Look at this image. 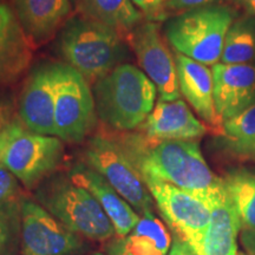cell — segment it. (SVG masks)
Masks as SVG:
<instances>
[{"instance_id": "9", "label": "cell", "mask_w": 255, "mask_h": 255, "mask_svg": "<svg viewBox=\"0 0 255 255\" xmlns=\"http://www.w3.org/2000/svg\"><path fill=\"white\" fill-rule=\"evenodd\" d=\"M156 206L174 234L199 255L210 221V208L203 200L164 181L143 177Z\"/></svg>"}, {"instance_id": "36", "label": "cell", "mask_w": 255, "mask_h": 255, "mask_svg": "<svg viewBox=\"0 0 255 255\" xmlns=\"http://www.w3.org/2000/svg\"><path fill=\"white\" fill-rule=\"evenodd\" d=\"M238 255H250V254H247V253H245V252H244V253H238Z\"/></svg>"}, {"instance_id": "29", "label": "cell", "mask_w": 255, "mask_h": 255, "mask_svg": "<svg viewBox=\"0 0 255 255\" xmlns=\"http://www.w3.org/2000/svg\"><path fill=\"white\" fill-rule=\"evenodd\" d=\"M20 27L13 9L5 2L0 1V39L9 36Z\"/></svg>"}, {"instance_id": "35", "label": "cell", "mask_w": 255, "mask_h": 255, "mask_svg": "<svg viewBox=\"0 0 255 255\" xmlns=\"http://www.w3.org/2000/svg\"><path fill=\"white\" fill-rule=\"evenodd\" d=\"M71 1H72V2H73V4H75L76 6H77V4H78V2H79V1H81V0H71Z\"/></svg>"}, {"instance_id": "13", "label": "cell", "mask_w": 255, "mask_h": 255, "mask_svg": "<svg viewBox=\"0 0 255 255\" xmlns=\"http://www.w3.org/2000/svg\"><path fill=\"white\" fill-rule=\"evenodd\" d=\"M215 109L221 123L255 101V64H222L212 68Z\"/></svg>"}, {"instance_id": "3", "label": "cell", "mask_w": 255, "mask_h": 255, "mask_svg": "<svg viewBox=\"0 0 255 255\" xmlns=\"http://www.w3.org/2000/svg\"><path fill=\"white\" fill-rule=\"evenodd\" d=\"M58 44L66 64L81 73L89 84L109 75L127 57L119 32L83 15L66 20Z\"/></svg>"}, {"instance_id": "5", "label": "cell", "mask_w": 255, "mask_h": 255, "mask_svg": "<svg viewBox=\"0 0 255 255\" xmlns=\"http://www.w3.org/2000/svg\"><path fill=\"white\" fill-rule=\"evenodd\" d=\"M63 157L62 139L31 131L18 119L7 121L0 132V163L28 189L53 175Z\"/></svg>"}, {"instance_id": "22", "label": "cell", "mask_w": 255, "mask_h": 255, "mask_svg": "<svg viewBox=\"0 0 255 255\" xmlns=\"http://www.w3.org/2000/svg\"><path fill=\"white\" fill-rule=\"evenodd\" d=\"M32 49L21 27L0 39V87L15 81L28 68Z\"/></svg>"}, {"instance_id": "25", "label": "cell", "mask_w": 255, "mask_h": 255, "mask_svg": "<svg viewBox=\"0 0 255 255\" xmlns=\"http://www.w3.org/2000/svg\"><path fill=\"white\" fill-rule=\"evenodd\" d=\"M20 200L0 206V255H20Z\"/></svg>"}, {"instance_id": "15", "label": "cell", "mask_w": 255, "mask_h": 255, "mask_svg": "<svg viewBox=\"0 0 255 255\" xmlns=\"http://www.w3.org/2000/svg\"><path fill=\"white\" fill-rule=\"evenodd\" d=\"M181 95L210 128L222 133V123L215 109L214 79L208 66L177 53L174 56Z\"/></svg>"}, {"instance_id": "37", "label": "cell", "mask_w": 255, "mask_h": 255, "mask_svg": "<svg viewBox=\"0 0 255 255\" xmlns=\"http://www.w3.org/2000/svg\"><path fill=\"white\" fill-rule=\"evenodd\" d=\"M162 1H163V2H164V1H167V0H162Z\"/></svg>"}, {"instance_id": "8", "label": "cell", "mask_w": 255, "mask_h": 255, "mask_svg": "<svg viewBox=\"0 0 255 255\" xmlns=\"http://www.w3.org/2000/svg\"><path fill=\"white\" fill-rule=\"evenodd\" d=\"M95 98L90 85L68 64L57 65L55 136L70 143H79L96 123Z\"/></svg>"}, {"instance_id": "7", "label": "cell", "mask_w": 255, "mask_h": 255, "mask_svg": "<svg viewBox=\"0 0 255 255\" xmlns=\"http://www.w3.org/2000/svg\"><path fill=\"white\" fill-rule=\"evenodd\" d=\"M84 163L105 178L139 216L152 212L154 199L141 173L113 137L97 133L84 150Z\"/></svg>"}, {"instance_id": "19", "label": "cell", "mask_w": 255, "mask_h": 255, "mask_svg": "<svg viewBox=\"0 0 255 255\" xmlns=\"http://www.w3.org/2000/svg\"><path fill=\"white\" fill-rule=\"evenodd\" d=\"M240 222V240L247 254L255 255V171L235 168L222 177Z\"/></svg>"}, {"instance_id": "16", "label": "cell", "mask_w": 255, "mask_h": 255, "mask_svg": "<svg viewBox=\"0 0 255 255\" xmlns=\"http://www.w3.org/2000/svg\"><path fill=\"white\" fill-rule=\"evenodd\" d=\"M69 176L78 186L85 188L98 201L102 208L113 222L116 235L126 237L135 228L139 216L122 196L85 163H77L70 169Z\"/></svg>"}, {"instance_id": "12", "label": "cell", "mask_w": 255, "mask_h": 255, "mask_svg": "<svg viewBox=\"0 0 255 255\" xmlns=\"http://www.w3.org/2000/svg\"><path fill=\"white\" fill-rule=\"evenodd\" d=\"M57 65L41 64L28 76L19 100V120L31 131L55 136Z\"/></svg>"}, {"instance_id": "26", "label": "cell", "mask_w": 255, "mask_h": 255, "mask_svg": "<svg viewBox=\"0 0 255 255\" xmlns=\"http://www.w3.org/2000/svg\"><path fill=\"white\" fill-rule=\"evenodd\" d=\"M19 191L18 178L0 163V206L8 201L15 200Z\"/></svg>"}, {"instance_id": "34", "label": "cell", "mask_w": 255, "mask_h": 255, "mask_svg": "<svg viewBox=\"0 0 255 255\" xmlns=\"http://www.w3.org/2000/svg\"><path fill=\"white\" fill-rule=\"evenodd\" d=\"M84 255H107V254L101 253V252H94V253H87V254H84Z\"/></svg>"}, {"instance_id": "2", "label": "cell", "mask_w": 255, "mask_h": 255, "mask_svg": "<svg viewBox=\"0 0 255 255\" xmlns=\"http://www.w3.org/2000/svg\"><path fill=\"white\" fill-rule=\"evenodd\" d=\"M92 94L102 122L119 131H130L154 110L157 89L142 70L121 64L95 83Z\"/></svg>"}, {"instance_id": "32", "label": "cell", "mask_w": 255, "mask_h": 255, "mask_svg": "<svg viewBox=\"0 0 255 255\" xmlns=\"http://www.w3.org/2000/svg\"><path fill=\"white\" fill-rule=\"evenodd\" d=\"M7 119H5V120H2L1 122H0V132H1V130H2V128H4V126L6 123H7Z\"/></svg>"}, {"instance_id": "31", "label": "cell", "mask_w": 255, "mask_h": 255, "mask_svg": "<svg viewBox=\"0 0 255 255\" xmlns=\"http://www.w3.org/2000/svg\"><path fill=\"white\" fill-rule=\"evenodd\" d=\"M239 1L248 13L255 17V0H239Z\"/></svg>"}, {"instance_id": "20", "label": "cell", "mask_w": 255, "mask_h": 255, "mask_svg": "<svg viewBox=\"0 0 255 255\" xmlns=\"http://www.w3.org/2000/svg\"><path fill=\"white\" fill-rule=\"evenodd\" d=\"M170 235L165 226L148 212L141 215L135 228L126 237H120L108 246L109 255H168Z\"/></svg>"}, {"instance_id": "27", "label": "cell", "mask_w": 255, "mask_h": 255, "mask_svg": "<svg viewBox=\"0 0 255 255\" xmlns=\"http://www.w3.org/2000/svg\"><path fill=\"white\" fill-rule=\"evenodd\" d=\"M218 1L220 0H167L163 2V8L165 14L168 12H178L181 14L191 9L216 5Z\"/></svg>"}, {"instance_id": "14", "label": "cell", "mask_w": 255, "mask_h": 255, "mask_svg": "<svg viewBox=\"0 0 255 255\" xmlns=\"http://www.w3.org/2000/svg\"><path fill=\"white\" fill-rule=\"evenodd\" d=\"M142 135L150 141H195L208 127L197 120L182 100L159 101L141 126Z\"/></svg>"}, {"instance_id": "33", "label": "cell", "mask_w": 255, "mask_h": 255, "mask_svg": "<svg viewBox=\"0 0 255 255\" xmlns=\"http://www.w3.org/2000/svg\"><path fill=\"white\" fill-rule=\"evenodd\" d=\"M5 119H6V116H5V114H4V110L0 109V122H1V121L5 120Z\"/></svg>"}, {"instance_id": "4", "label": "cell", "mask_w": 255, "mask_h": 255, "mask_svg": "<svg viewBox=\"0 0 255 255\" xmlns=\"http://www.w3.org/2000/svg\"><path fill=\"white\" fill-rule=\"evenodd\" d=\"M34 196L46 212L85 240L103 242L116 235L98 201L69 175H51L36 188Z\"/></svg>"}, {"instance_id": "23", "label": "cell", "mask_w": 255, "mask_h": 255, "mask_svg": "<svg viewBox=\"0 0 255 255\" xmlns=\"http://www.w3.org/2000/svg\"><path fill=\"white\" fill-rule=\"evenodd\" d=\"M255 60V21L241 19L229 27L221 55L222 64H252Z\"/></svg>"}, {"instance_id": "11", "label": "cell", "mask_w": 255, "mask_h": 255, "mask_svg": "<svg viewBox=\"0 0 255 255\" xmlns=\"http://www.w3.org/2000/svg\"><path fill=\"white\" fill-rule=\"evenodd\" d=\"M129 40L138 64L157 89L159 101L180 100L175 57L159 34L157 24L154 21L141 23L129 34Z\"/></svg>"}, {"instance_id": "10", "label": "cell", "mask_w": 255, "mask_h": 255, "mask_svg": "<svg viewBox=\"0 0 255 255\" xmlns=\"http://www.w3.org/2000/svg\"><path fill=\"white\" fill-rule=\"evenodd\" d=\"M20 255H84L85 239L69 231L39 203L20 199Z\"/></svg>"}, {"instance_id": "24", "label": "cell", "mask_w": 255, "mask_h": 255, "mask_svg": "<svg viewBox=\"0 0 255 255\" xmlns=\"http://www.w3.org/2000/svg\"><path fill=\"white\" fill-rule=\"evenodd\" d=\"M222 135L233 151L255 158V101L247 109L223 122Z\"/></svg>"}, {"instance_id": "30", "label": "cell", "mask_w": 255, "mask_h": 255, "mask_svg": "<svg viewBox=\"0 0 255 255\" xmlns=\"http://www.w3.org/2000/svg\"><path fill=\"white\" fill-rule=\"evenodd\" d=\"M168 255H197L188 245L184 242L182 239H180L175 235L171 242L170 251Z\"/></svg>"}, {"instance_id": "28", "label": "cell", "mask_w": 255, "mask_h": 255, "mask_svg": "<svg viewBox=\"0 0 255 255\" xmlns=\"http://www.w3.org/2000/svg\"><path fill=\"white\" fill-rule=\"evenodd\" d=\"M131 1L149 21L163 20L167 17L162 0H131Z\"/></svg>"}, {"instance_id": "18", "label": "cell", "mask_w": 255, "mask_h": 255, "mask_svg": "<svg viewBox=\"0 0 255 255\" xmlns=\"http://www.w3.org/2000/svg\"><path fill=\"white\" fill-rule=\"evenodd\" d=\"M15 15L32 45L52 37L71 13V0H13Z\"/></svg>"}, {"instance_id": "21", "label": "cell", "mask_w": 255, "mask_h": 255, "mask_svg": "<svg viewBox=\"0 0 255 255\" xmlns=\"http://www.w3.org/2000/svg\"><path fill=\"white\" fill-rule=\"evenodd\" d=\"M77 7L83 17L107 25L121 36L131 33L144 17L131 0H81Z\"/></svg>"}, {"instance_id": "6", "label": "cell", "mask_w": 255, "mask_h": 255, "mask_svg": "<svg viewBox=\"0 0 255 255\" xmlns=\"http://www.w3.org/2000/svg\"><path fill=\"white\" fill-rule=\"evenodd\" d=\"M234 23V12L221 5L183 12L165 25V38L177 53L203 65L221 60L226 34Z\"/></svg>"}, {"instance_id": "17", "label": "cell", "mask_w": 255, "mask_h": 255, "mask_svg": "<svg viewBox=\"0 0 255 255\" xmlns=\"http://www.w3.org/2000/svg\"><path fill=\"white\" fill-rule=\"evenodd\" d=\"M210 221L199 255H238L240 222L225 183L209 200Z\"/></svg>"}, {"instance_id": "1", "label": "cell", "mask_w": 255, "mask_h": 255, "mask_svg": "<svg viewBox=\"0 0 255 255\" xmlns=\"http://www.w3.org/2000/svg\"><path fill=\"white\" fill-rule=\"evenodd\" d=\"M117 142L142 177L173 184L200 197L207 205L223 187V180L207 164L196 141L155 142L141 133H132L124 135Z\"/></svg>"}]
</instances>
